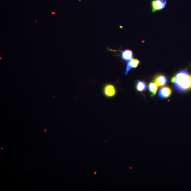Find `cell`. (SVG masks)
I'll use <instances>...</instances> for the list:
<instances>
[{
	"instance_id": "1",
	"label": "cell",
	"mask_w": 191,
	"mask_h": 191,
	"mask_svg": "<svg viewBox=\"0 0 191 191\" xmlns=\"http://www.w3.org/2000/svg\"><path fill=\"white\" fill-rule=\"evenodd\" d=\"M175 78V86L177 90L184 91L190 87V75L186 71L182 70L179 72Z\"/></svg>"
},
{
	"instance_id": "2",
	"label": "cell",
	"mask_w": 191,
	"mask_h": 191,
	"mask_svg": "<svg viewBox=\"0 0 191 191\" xmlns=\"http://www.w3.org/2000/svg\"><path fill=\"white\" fill-rule=\"evenodd\" d=\"M167 0H153L151 4L153 12L162 10L166 7Z\"/></svg>"
},
{
	"instance_id": "3",
	"label": "cell",
	"mask_w": 191,
	"mask_h": 191,
	"mask_svg": "<svg viewBox=\"0 0 191 191\" xmlns=\"http://www.w3.org/2000/svg\"><path fill=\"white\" fill-rule=\"evenodd\" d=\"M104 95L108 98H112L117 94L115 86L111 84H107L104 85L103 88Z\"/></svg>"
},
{
	"instance_id": "4",
	"label": "cell",
	"mask_w": 191,
	"mask_h": 191,
	"mask_svg": "<svg viewBox=\"0 0 191 191\" xmlns=\"http://www.w3.org/2000/svg\"><path fill=\"white\" fill-rule=\"evenodd\" d=\"M172 93V90L171 88L168 87L161 88L159 90L158 92V95L161 98H168Z\"/></svg>"
},
{
	"instance_id": "5",
	"label": "cell",
	"mask_w": 191,
	"mask_h": 191,
	"mask_svg": "<svg viewBox=\"0 0 191 191\" xmlns=\"http://www.w3.org/2000/svg\"><path fill=\"white\" fill-rule=\"evenodd\" d=\"M139 63V61L137 59L135 58H132L129 61L127 62L126 74H127L131 69L137 67Z\"/></svg>"
},
{
	"instance_id": "6",
	"label": "cell",
	"mask_w": 191,
	"mask_h": 191,
	"mask_svg": "<svg viewBox=\"0 0 191 191\" xmlns=\"http://www.w3.org/2000/svg\"><path fill=\"white\" fill-rule=\"evenodd\" d=\"M121 56L122 58L124 60L128 62L133 58V54L131 50L126 49L122 52Z\"/></svg>"
},
{
	"instance_id": "7",
	"label": "cell",
	"mask_w": 191,
	"mask_h": 191,
	"mask_svg": "<svg viewBox=\"0 0 191 191\" xmlns=\"http://www.w3.org/2000/svg\"><path fill=\"white\" fill-rule=\"evenodd\" d=\"M167 82V80L166 77L163 76H160L157 77L155 80V82L157 86H161L165 85Z\"/></svg>"
},
{
	"instance_id": "8",
	"label": "cell",
	"mask_w": 191,
	"mask_h": 191,
	"mask_svg": "<svg viewBox=\"0 0 191 191\" xmlns=\"http://www.w3.org/2000/svg\"><path fill=\"white\" fill-rule=\"evenodd\" d=\"M136 88L138 91L141 92L144 91L146 88V84L145 82L143 81H139L137 82L136 85Z\"/></svg>"
},
{
	"instance_id": "9",
	"label": "cell",
	"mask_w": 191,
	"mask_h": 191,
	"mask_svg": "<svg viewBox=\"0 0 191 191\" xmlns=\"http://www.w3.org/2000/svg\"><path fill=\"white\" fill-rule=\"evenodd\" d=\"M149 91L152 94V95H155L157 89V86L155 82H151L148 86Z\"/></svg>"
},
{
	"instance_id": "10",
	"label": "cell",
	"mask_w": 191,
	"mask_h": 191,
	"mask_svg": "<svg viewBox=\"0 0 191 191\" xmlns=\"http://www.w3.org/2000/svg\"><path fill=\"white\" fill-rule=\"evenodd\" d=\"M190 87H191V76H190Z\"/></svg>"
}]
</instances>
